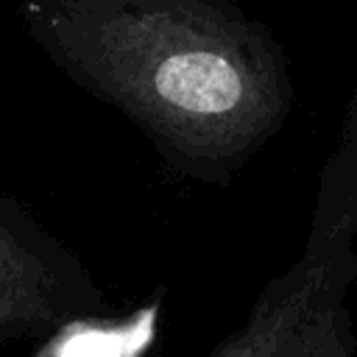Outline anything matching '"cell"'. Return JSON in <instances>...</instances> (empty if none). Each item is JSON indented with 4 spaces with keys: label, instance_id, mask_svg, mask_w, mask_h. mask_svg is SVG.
<instances>
[{
    "label": "cell",
    "instance_id": "7a4b0ae2",
    "mask_svg": "<svg viewBox=\"0 0 357 357\" xmlns=\"http://www.w3.org/2000/svg\"><path fill=\"white\" fill-rule=\"evenodd\" d=\"M357 84L321 165L298 257L206 357H357Z\"/></svg>",
    "mask_w": 357,
    "mask_h": 357
},
{
    "label": "cell",
    "instance_id": "6da1fadb",
    "mask_svg": "<svg viewBox=\"0 0 357 357\" xmlns=\"http://www.w3.org/2000/svg\"><path fill=\"white\" fill-rule=\"evenodd\" d=\"M20 20L181 178L229 187L290 114L284 47L234 0H20Z\"/></svg>",
    "mask_w": 357,
    "mask_h": 357
},
{
    "label": "cell",
    "instance_id": "277c9868",
    "mask_svg": "<svg viewBox=\"0 0 357 357\" xmlns=\"http://www.w3.org/2000/svg\"><path fill=\"white\" fill-rule=\"evenodd\" d=\"M156 310H139L131 318H75L36 351V357H142L153 340Z\"/></svg>",
    "mask_w": 357,
    "mask_h": 357
},
{
    "label": "cell",
    "instance_id": "3957f363",
    "mask_svg": "<svg viewBox=\"0 0 357 357\" xmlns=\"http://www.w3.org/2000/svg\"><path fill=\"white\" fill-rule=\"evenodd\" d=\"M100 310L103 293L81 259L0 192V343L50 335Z\"/></svg>",
    "mask_w": 357,
    "mask_h": 357
}]
</instances>
